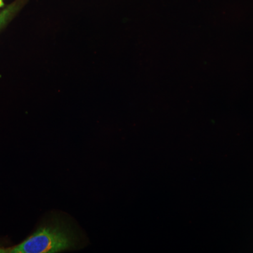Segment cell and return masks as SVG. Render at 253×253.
Here are the masks:
<instances>
[{
	"label": "cell",
	"instance_id": "277c9868",
	"mask_svg": "<svg viewBox=\"0 0 253 253\" xmlns=\"http://www.w3.org/2000/svg\"><path fill=\"white\" fill-rule=\"evenodd\" d=\"M0 253H6V251L4 249H0Z\"/></svg>",
	"mask_w": 253,
	"mask_h": 253
},
{
	"label": "cell",
	"instance_id": "6da1fadb",
	"mask_svg": "<svg viewBox=\"0 0 253 253\" xmlns=\"http://www.w3.org/2000/svg\"><path fill=\"white\" fill-rule=\"evenodd\" d=\"M76 229L62 218L54 217L43 224L21 244L8 250L11 253H53L75 249L79 244Z\"/></svg>",
	"mask_w": 253,
	"mask_h": 253
},
{
	"label": "cell",
	"instance_id": "3957f363",
	"mask_svg": "<svg viewBox=\"0 0 253 253\" xmlns=\"http://www.w3.org/2000/svg\"><path fill=\"white\" fill-rule=\"evenodd\" d=\"M4 6V0H0V8Z\"/></svg>",
	"mask_w": 253,
	"mask_h": 253
},
{
	"label": "cell",
	"instance_id": "7a4b0ae2",
	"mask_svg": "<svg viewBox=\"0 0 253 253\" xmlns=\"http://www.w3.org/2000/svg\"><path fill=\"white\" fill-rule=\"evenodd\" d=\"M18 9H19V5L16 2L10 5L0 13V30L4 28L12 19Z\"/></svg>",
	"mask_w": 253,
	"mask_h": 253
}]
</instances>
